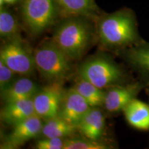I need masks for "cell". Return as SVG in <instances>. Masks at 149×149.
Instances as JSON below:
<instances>
[{
    "label": "cell",
    "mask_w": 149,
    "mask_h": 149,
    "mask_svg": "<svg viewBox=\"0 0 149 149\" xmlns=\"http://www.w3.org/2000/svg\"><path fill=\"white\" fill-rule=\"evenodd\" d=\"M33 54L36 68L49 83H63L71 74L72 59L53 40L43 43Z\"/></svg>",
    "instance_id": "obj_2"
},
{
    "label": "cell",
    "mask_w": 149,
    "mask_h": 149,
    "mask_svg": "<svg viewBox=\"0 0 149 149\" xmlns=\"http://www.w3.org/2000/svg\"><path fill=\"white\" fill-rule=\"evenodd\" d=\"M91 108L85 99L72 87L64 92L58 116L77 126Z\"/></svg>",
    "instance_id": "obj_8"
},
{
    "label": "cell",
    "mask_w": 149,
    "mask_h": 149,
    "mask_svg": "<svg viewBox=\"0 0 149 149\" xmlns=\"http://www.w3.org/2000/svg\"><path fill=\"white\" fill-rule=\"evenodd\" d=\"M73 88L85 99L91 107L97 108L104 105L106 93L87 80L79 77Z\"/></svg>",
    "instance_id": "obj_16"
},
{
    "label": "cell",
    "mask_w": 149,
    "mask_h": 149,
    "mask_svg": "<svg viewBox=\"0 0 149 149\" xmlns=\"http://www.w3.org/2000/svg\"><path fill=\"white\" fill-rule=\"evenodd\" d=\"M62 82L50 83L37 93L33 97L35 114L47 120L57 117L65 91Z\"/></svg>",
    "instance_id": "obj_7"
},
{
    "label": "cell",
    "mask_w": 149,
    "mask_h": 149,
    "mask_svg": "<svg viewBox=\"0 0 149 149\" xmlns=\"http://www.w3.org/2000/svg\"><path fill=\"white\" fill-rule=\"evenodd\" d=\"M98 35L108 46L129 45L137 37L134 18L126 11L108 15L99 23Z\"/></svg>",
    "instance_id": "obj_3"
},
{
    "label": "cell",
    "mask_w": 149,
    "mask_h": 149,
    "mask_svg": "<svg viewBox=\"0 0 149 149\" xmlns=\"http://www.w3.org/2000/svg\"><path fill=\"white\" fill-rule=\"evenodd\" d=\"M65 139L60 137H43L37 141V149H64Z\"/></svg>",
    "instance_id": "obj_22"
},
{
    "label": "cell",
    "mask_w": 149,
    "mask_h": 149,
    "mask_svg": "<svg viewBox=\"0 0 149 149\" xmlns=\"http://www.w3.org/2000/svg\"><path fill=\"white\" fill-rule=\"evenodd\" d=\"M126 120L138 130H149V105L133 99L124 109Z\"/></svg>",
    "instance_id": "obj_14"
},
{
    "label": "cell",
    "mask_w": 149,
    "mask_h": 149,
    "mask_svg": "<svg viewBox=\"0 0 149 149\" xmlns=\"http://www.w3.org/2000/svg\"><path fill=\"white\" fill-rule=\"evenodd\" d=\"M127 58L137 69L149 74V44L131 48L127 52Z\"/></svg>",
    "instance_id": "obj_19"
},
{
    "label": "cell",
    "mask_w": 149,
    "mask_h": 149,
    "mask_svg": "<svg viewBox=\"0 0 149 149\" xmlns=\"http://www.w3.org/2000/svg\"><path fill=\"white\" fill-rule=\"evenodd\" d=\"M141 89L138 84L126 86H115L106 93L104 106L109 113H117L124 111Z\"/></svg>",
    "instance_id": "obj_10"
},
{
    "label": "cell",
    "mask_w": 149,
    "mask_h": 149,
    "mask_svg": "<svg viewBox=\"0 0 149 149\" xmlns=\"http://www.w3.org/2000/svg\"><path fill=\"white\" fill-rule=\"evenodd\" d=\"M0 36L4 40L19 38V26L15 17L3 7L0 10Z\"/></svg>",
    "instance_id": "obj_18"
},
{
    "label": "cell",
    "mask_w": 149,
    "mask_h": 149,
    "mask_svg": "<svg viewBox=\"0 0 149 149\" xmlns=\"http://www.w3.org/2000/svg\"><path fill=\"white\" fill-rule=\"evenodd\" d=\"M104 126L105 119L102 112L97 108H91L77 128L86 138L98 140L102 137Z\"/></svg>",
    "instance_id": "obj_13"
},
{
    "label": "cell",
    "mask_w": 149,
    "mask_h": 149,
    "mask_svg": "<svg viewBox=\"0 0 149 149\" xmlns=\"http://www.w3.org/2000/svg\"><path fill=\"white\" fill-rule=\"evenodd\" d=\"M56 0H25L22 15L33 34H40L53 24L56 17Z\"/></svg>",
    "instance_id": "obj_5"
},
{
    "label": "cell",
    "mask_w": 149,
    "mask_h": 149,
    "mask_svg": "<svg viewBox=\"0 0 149 149\" xmlns=\"http://www.w3.org/2000/svg\"><path fill=\"white\" fill-rule=\"evenodd\" d=\"M35 114L33 98L9 102L1 111V119L7 125L15 126Z\"/></svg>",
    "instance_id": "obj_11"
},
{
    "label": "cell",
    "mask_w": 149,
    "mask_h": 149,
    "mask_svg": "<svg viewBox=\"0 0 149 149\" xmlns=\"http://www.w3.org/2000/svg\"><path fill=\"white\" fill-rule=\"evenodd\" d=\"M109 146L88 138L66 139L64 149H107Z\"/></svg>",
    "instance_id": "obj_20"
},
{
    "label": "cell",
    "mask_w": 149,
    "mask_h": 149,
    "mask_svg": "<svg viewBox=\"0 0 149 149\" xmlns=\"http://www.w3.org/2000/svg\"><path fill=\"white\" fill-rule=\"evenodd\" d=\"M66 13L74 15L91 14L96 9L94 0H56Z\"/></svg>",
    "instance_id": "obj_17"
},
{
    "label": "cell",
    "mask_w": 149,
    "mask_h": 149,
    "mask_svg": "<svg viewBox=\"0 0 149 149\" xmlns=\"http://www.w3.org/2000/svg\"><path fill=\"white\" fill-rule=\"evenodd\" d=\"M42 127V118L35 114L13 126V129L7 137L1 148H15L21 146L40 134Z\"/></svg>",
    "instance_id": "obj_9"
},
{
    "label": "cell",
    "mask_w": 149,
    "mask_h": 149,
    "mask_svg": "<svg viewBox=\"0 0 149 149\" xmlns=\"http://www.w3.org/2000/svg\"><path fill=\"white\" fill-rule=\"evenodd\" d=\"M0 60H1L15 72L22 76L33 73L35 66L34 54L19 38L7 41L1 48Z\"/></svg>",
    "instance_id": "obj_6"
},
{
    "label": "cell",
    "mask_w": 149,
    "mask_h": 149,
    "mask_svg": "<svg viewBox=\"0 0 149 149\" xmlns=\"http://www.w3.org/2000/svg\"><path fill=\"white\" fill-rule=\"evenodd\" d=\"M17 0H0V4H1V7H2V5L3 3H8V4H12V3H15Z\"/></svg>",
    "instance_id": "obj_23"
},
{
    "label": "cell",
    "mask_w": 149,
    "mask_h": 149,
    "mask_svg": "<svg viewBox=\"0 0 149 149\" xmlns=\"http://www.w3.org/2000/svg\"><path fill=\"white\" fill-rule=\"evenodd\" d=\"M78 130L77 126L70 124L59 116L46 121L41 133L43 137H64L71 135Z\"/></svg>",
    "instance_id": "obj_15"
},
{
    "label": "cell",
    "mask_w": 149,
    "mask_h": 149,
    "mask_svg": "<svg viewBox=\"0 0 149 149\" xmlns=\"http://www.w3.org/2000/svg\"><path fill=\"white\" fill-rule=\"evenodd\" d=\"M52 40L70 59L77 60L91 44L90 26L80 19H70L57 28Z\"/></svg>",
    "instance_id": "obj_1"
},
{
    "label": "cell",
    "mask_w": 149,
    "mask_h": 149,
    "mask_svg": "<svg viewBox=\"0 0 149 149\" xmlns=\"http://www.w3.org/2000/svg\"><path fill=\"white\" fill-rule=\"evenodd\" d=\"M40 90V87L30 78L22 76L16 78L8 88L1 92L5 103L32 99Z\"/></svg>",
    "instance_id": "obj_12"
},
{
    "label": "cell",
    "mask_w": 149,
    "mask_h": 149,
    "mask_svg": "<svg viewBox=\"0 0 149 149\" xmlns=\"http://www.w3.org/2000/svg\"><path fill=\"white\" fill-rule=\"evenodd\" d=\"M79 77L103 89L120 83L124 78L122 70L107 57L97 56L87 59L79 67Z\"/></svg>",
    "instance_id": "obj_4"
},
{
    "label": "cell",
    "mask_w": 149,
    "mask_h": 149,
    "mask_svg": "<svg viewBox=\"0 0 149 149\" xmlns=\"http://www.w3.org/2000/svg\"><path fill=\"white\" fill-rule=\"evenodd\" d=\"M16 72L0 60V90L1 93L12 84L16 79Z\"/></svg>",
    "instance_id": "obj_21"
}]
</instances>
